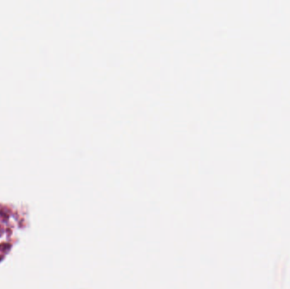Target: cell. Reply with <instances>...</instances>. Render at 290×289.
Listing matches in <instances>:
<instances>
[]
</instances>
